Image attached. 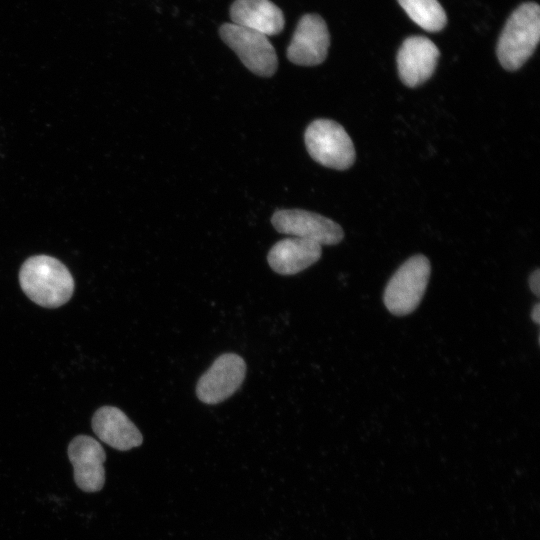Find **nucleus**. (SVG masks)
Instances as JSON below:
<instances>
[{"instance_id": "obj_1", "label": "nucleus", "mask_w": 540, "mask_h": 540, "mask_svg": "<svg viewBox=\"0 0 540 540\" xmlns=\"http://www.w3.org/2000/svg\"><path fill=\"white\" fill-rule=\"evenodd\" d=\"M19 281L33 302L48 308L65 304L74 291V280L67 267L47 255L28 258L21 266Z\"/></svg>"}, {"instance_id": "obj_2", "label": "nucleus", "mask_w": 540, "mask_h": 540, "mask_svg": "<svg viewBox=\"0 0 540 540\" xmlns=\"http://www.w3.org/2000/svg\"><path fill=\"white\" fill-rule=\"evenodd\" d=\"M540 38V8L521 4L508 18L498 40L497 57L508 71L519 69L534 53Z\"/></svg>"}, {"instance_id": "obj_3", "label": "nucleus", "mask_w": 540, "mask_h": 540, "mask_svg": "<svg viewBox=\"0 0 540 540\" xmlns=\"http://www.w3.org/2000/svg\"><path fill=\"white\" fill-rule=\"evenodd\" d=\"M431 273L429 259L414 255L402 263L386 284L383 302L395 316L411 314L420 304Z\"/></svg>"}, {"instance_id": "obj_4", "label": "nucleus", "mask_w": 540, "mask_h": 540, "mask_svg": "<svg viewBox=\"0 0 540 540\" xmlns=\"http://www.w3.org/2000/svg\"><path fill=\"white\" fill-rule=\"evenodd\" d=\"M305 144L310 156L319 164L345 170L355 160V149L345 129L329 119H317L305 131Z\"/></svg>"}, {"instance_id": "obj_5", "label": "nucleus", "mask_w": 540, "mask_h": 540, "mask_svg": "<svg viewBox=\"0 0 540 540\" xmlns=\"http://www.w3.org/2000/svg\"><path fill=\"white\" fill-rule=\"evenodd\" d=\"M221 39L254 74L272 76L277 70V55L268 36L257 31L225 23L219 29Z\"/></svg>"}, {"instance_id": "obj_6", "label": "nucleus", "mask_w": 540, "mask_h": 540, "mask_svg": "<svg viewBox=\"0 0 540 540\" xmlns=\"http://www.w3.org/2000/svg\"><path fill=\"white\" fill-rule=\"evenodd\" d=\"M246 375L244 359L225 353L215 359L196 385V395L205 404H218L231 397L242 385Z\"/></svg>"}, {"instance_id": "obj_7", "label": "nucleus", "mask_w": 540, "mask_h": 540, "mask_svg": "<svg viewBox=\"0 0 540 540\" xmlns=\"http://www.w3.org/2000/svg\"><path fill=\"white\" fill-rule=\"evenodd\" d=\"M274 228L283 234L309 240L319 245H336L344 232L339 224L320 214L301 209L278 210L272 216Z\"/></svg>"}, {"instance_id": "obj_8", "label": "nucleus", "mask_w": 540, "mask_h": 540, "mask_svg": "<svg viewBox=\"0 0 540 540\" xmlns=\"http://www.w3.org/2000/svg\"><path fill=\"white\" fill-rule=\"evenodd\" d=\"M330 35L327 25L317 14H306L298 22L287 48L288 59L297 65L315 66L328 53Z\"/></svg>"}, {"instance_id": "obj_9", "label": "nucleus", "mask_w": 540, "mask_h": 540, "mask_svg": "<svg viewBox=\"0 0 540 540\" xmlns=\"http://www.w3.org/2000/svg\"><path fill=\"white\" fill-rule=\"evenodd\" d=\"M68 457L73 466L74 480L85 492H97L105 483L106 454L101 444L87 435L76 436L68 446Z\"/></svg>"}, {"instance_id": "obj_10", "label": "nucleus", "mask_w": 540, "mask_h": 540, "mask_svg": "<svg viewBox=\"0 0 540 540\" xmlns=\"http://www.w3.org/2000/svg\"><path fill=\"white\" fill-rule=\"evenodd\" d=\"M439 49L427 37L411 36L405 39L397 54V67L401 81L416 87L433 74L439 58Z\"/></svg>"}, {"instance_id": "obj_11", "label": "nucleus", "mask_w": 540, "mask_h": 540, "mask_svg": "<svg viewBox=\"0 0 540 540\" xmlns=\"http://www.w3.org/2000/svg\"><path fill=\"white\" fill-rule=\"evenodd\" d=\"M92 428L101 441L120 451L138 447L143 442L141 432L117 407L99 408L93 415Z\"/></svg>"}, {"instance_id": "obj_12", "label": "nucleus", "mask_w": 540, "mask_h": 540, "mask_svg": "<svg viewBox=\"0 0 540 540\" xmlns=\"http://www.w3.org/2000/svg\"><path fill=\"white\" fill-rule=\"evenodd\" d=\"M322 254L321 245L298 237L285 238L269 251L267 260L281 275L297 274L316 263Z\"/></svg>"}, {"instance_id": "obj_13", "label": "nucleus", "mask_w": 540, "mask_h": 540, "mask_svg": "<svg viewBox=\"0 0 540 540\" xmlns=\"http://www.w3.org/2000/svg\"><path fill=\"white\" fill-rule=\"evenodd\" d=\"M230 17L232 23L266 36L280 33L285 23L281 9L270 0H235Z\"/></svg>"}, {"instance_id": "obj_14", "label": "nucleus", "mask_w": 540, "mask_h": 540, "mask_svg": "<svg viewBox=\"0 0 540 540\" xmlns=\"http://www.w3.org/2000/svg\"><path fill=\"white\" fill-rule=\"evenodd\" d=\"M412 21L429 32L442 30L447 22L445 10L438 0H398Z\"/></svg>"}, {"instance_id": "obj_15", "label": "nucleus", "mask_w": 540, "mask_h": 540, "mask_svg": "<svg viewBox=\"0 0 540 540\" xmlns=\"http://www.w3.org/2000/svg\"><path fill=\"white\" fill-rule=\"evenodd\" d=\"M528 284L531 292L537 297L540 295V269H535L528 278Z\"/></svg>"}, {"instance_id": "obj_16", "label": "nucleus", "mask_w": 540, "mask_h": 540, "mask_svg": "<svg viewBox=\"0 0 540 540\" xmlns=\"http://www.w3.org/2000/svg\"><path fill=\"white\" fill-rule=\"evenodd\" d=\"M531 319L536 323H540V304L539 302L535 303L531 311Z\"/></svg>"}]
</instances>
